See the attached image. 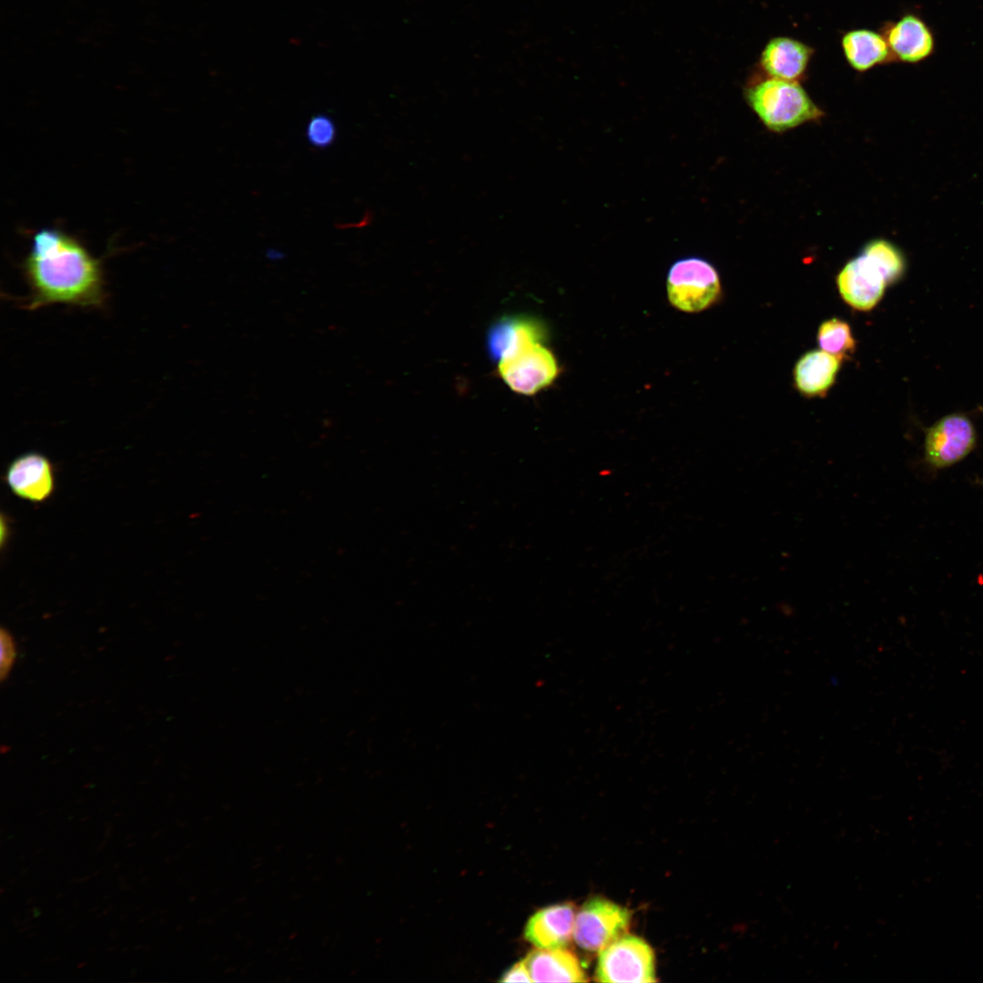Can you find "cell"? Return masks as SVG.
Returning <instances> with one entry per match:
<instances>
[{
	"label": "cell",
	"mask_w": 983,
	"mask_h": 983,
	"mask_svg": "<svg viewBox=\"0 0 983 983\" xmlns=\"http://www.w3.org/2000/svg\"><path fill=\"white\" fill-rule=\"evenodd\" d=\"M22 269L30 309L56 303L98 307L105 300L102 262L59 228H43L33 235Z\"/></svg>",
	"instance_id": "1"
},
{
	"label": "cell",
	"mask_w": 983,
	"mask_h": 983,
	"mask_svg": "<svg viewBox=\"0 0 983 983\" xmlns=\"http://www.w3.org/2000/svg\"><path fill=\"white\" fill-rule=\"evenodd\" d=\"M745 97L767 128L782 132L823 116L796 81L770 77L746 89Z\"/></svg>",
	"instance_id": "2"
},
{
	"label": "cell",
	"mask_w": 983,
	"mask_h": 983,
	"mask_svg": "<svg viewBox=\"0 0 983 983\" xmlns=\"http://www.w3.org/2000/svg\"><path fill=\"white\" fill-rule=\"evenodd\" d=\"M666 290L672 306L684 312L695 313L714 303L721 292V282L710 262L689 257L678 259L670 267Z\"/></svg>",
	"instance_id": "3"
},
{
	"label": "cell",
	"mask_w": 983,
	"mask_h": 983,
	"mask_svg": "<svg viewBox=\"0 0 983 983\" xmlns=\"http://www.w3.org/2000/svg\"><path fill=\"white\" fill-rule=\"evenodd\" d=\"M498 373L514 392L533 395L550 386L559 374L553 353L542 341L527 343L498 362Z\"/></svg>",
	"instance_id": "4"
},
{
	"label": "cell",
	"mask_w": 983,
	"mask_h": 983,
	"mask_svg": "<svg viewBox=\"0 0 983 983\" xmlns=\"http://www.w3.org/2000/svg\"><path fill=\"white\" fill-rule=\"evenodd\" d=\"M595 979L600 982H654V954L642 938L623 935L600 951Z\"/></svg>",
	"instance_id": "5"
},
{
	"label": "cell",
	"mask_w": 983,
	"mask_h": 983,
	"mask_svg": "<svg viewBox=\"0 0 983 983\" xmlns=\"http://www.w3.org/2000/svg\"><path fill=\"white\" fill-rule=\"evenodd\" d=\"M631 912L608 899L593 897L575 915L573 939L582 948L601 951L625 934Z\"/></svg>",
	"instance_id": "6"
},
{
	"label": "cell",
	"mask_w": 983,
	"mask_h": 983,
	"mask_svg": "<svg viewBox=\"0 0 983 983\" xmlns=\"http://www.w3.org/2000/svg\"><path fill=\"white\" fill-rule=\"evenodd\" d=\"M977 435L972 421L964 414L942 417L926 431L925 458L934 468L958 463L974 449Z\"/></svg>",
	"instance_id": "7"
},
{
	"label": "cell",
	"mask_w": 983,
	"mask_h": 983,
	"mask_svg": "<svg viewBox=\"0 0 983 983\" xmlns=\"http://www.w3.org/2000/svg\"><path fill=\"white\" fill-rule=\"evenodd\" d=\"M838 291L846 304L858 310L873 309L888 285L882 272L863 253L848 261L836 279Z\"/></svg>",
	"instance_id": "8"
},
{
	"label": "cell",
	"mask_w": 983,
	"mask_h": 983,
	"mask_svg": "<svg viewBox=\"0 0 983 983\" xmlns=\"http://www.w3.org/2000/svg\"><path fill=\"white\" fill-rule=\"evenodd\" d=\"M5 481L15 496L31 502L46 501L55 490L53 465L39 452H26L13 460Z\"/></svg>",
	"instance_id": "9"
},
{
	"label": "cell",
	"mask_w": 983,
	"mask_h": 983,
	"mask_svg": "<svg viewBox=\"0 0 983 983\" xmlns=\"http://www.w3.org/2000/svg\"><path fill=\"white\" fill-rule=\"evenodd\" d=\"M575 915L571 904L540 909L527 921L524 937L538 948H564L573 937Z\"/></svg>",
	"instance_id": "10"
},
{
	"label": "cell",
	"mask_w": 983,
	"mask_h": 983,
	"mask_svg": "<svg viewBox=\"0 0 983 983\" xmlns=\"http://www.w3.org/2000/svg\"><path fill=\"white\" fill-rule=\"evenodd\" d=\"M544 335V327L532 317L524 315L502 317L488 330V353L493 360L498 362L504 356L527 343L542 341Z\"/></svg>",
	"instance_id": "11"
},
{
	"label": "cell",
	"mask_w": 983,
	"mask_h": 983,
	"mask_svg": "<svg viewBox=\"0 0 983 983\" xmlns=\"http://www.w3.org/2000/svg\"><path fill=\"white\" fill-rule=\"evenodd\" d=\"M885 39L890 53L897 59L917 63L928 57L934 49L933 35L918 16L907 15L890 25Z\"/></svg>",
	"instance_id": "12"
},
{
	"label": "cell",
	"mask_w": 983,
	"mask_h": 983,
	"mask_svg": "<svg viewBox=\"0 0 983 983\" xmlns=\"http://www.w3.org/2000/svg\"><path fill=\"white\" fill-rule=\"evenodd\" d=\"M812 53V49L800 41L775 37L763 50L760 64L771 77L796 81L805 73Z\"/></svg>",
	"instance_id": "13"
},
{
	"label": "cell",
	"mask_w": 983,
	"mask_h": 983,
	"mask_svg": "<svg viewBox=\"0 0 983 983\" xmlns=\"http://www.w3.org/2000/svg\"><path fill=\"white\" fill-rule=\"evenodd\" d=\"M532 982L587 981L579 959L564 948L532 950L523 959Z\"/></svg>",
	"instance_id": "14"
},
{
	"label": "cell",
	"mask_w": 983,
	"mask_h": 983,
	"mask_svg": "<svg viewBox=\"0 0 983 983\" xmlns=\"http://www.w3.org/2000/svg\"><path fill=\"white\" fill-rule=\"evenodd\" d=\"M841 360L823 350L805 353L796 363L794 381L807 397L823 396L834 384Z\"/></svg>",
	"instance_id": "15"
},
{
	"label": "cell",
	"mask_w": 983,
	"mask_h": 983,
	"mask_svg": "<svg viewBox=\"0 0 983 983\" xmlns=\"http://www.w3.org/2000/svg\"><path fill=\"white\" fill-rule=\"evenodd\" d=\"M842 47L850 66L861 72L891 57L885 37L867 29L847 32L842 38Z\"/></svg>",
	"instance_id": "16"
},
{
	"label": "cell",
	"mask_w": 983,
	"mask_h": 983,
	"mask_svg": "<svg viewBox=\"0 0 983 983\" xmlns=\"http://www.w3.org/2000/svg\"><path fill=\"white\" fill-rule=\"evenodd\" d=\"M884 275L887 284L897 281L905 270V260L900 250L885 239H875L866 244L862 252Z\"/></svg>",
	"instance_id": "17"
},
{
	"label": "cell",
	"mask_w": 983,
	"mask_h": 983,
	"mask_svg": "<svg viewBox=\"0 0 983 983\" xmlns=\"http://www.w3.org/2000/svg\"><path fill=\"white\" fill-rule=\"evenodd\" d=\"M817 341L821 350L842 360L851 354L856 346L851 328L838 319H829L819 326Z\"/></svg>",
	"instance_id": "18"
},
{
	"label": "cell",
	"mask_w": 983,
	"mask_h": 983,
	"mask_svg": "<svg viewBox=\"0 0 983 983\" xmlns=\"http://www.w3.org/2000/svg\"><path fill=\"white\" fill-rule=\"evenodd\" d=\"M305 135L310 146L324 149L334 144L337 137V127L332 117L319 113L309 119Z\"/></svg>",
	"instance_id": "19"
},
{
	"label": "cell",
	"mask_w": 983,
	"mask_h": 983,
	"mask_svg": "<svg viewBox=\"0 0 983 983\" xmlns=\"http://www.w3.org/2000/svg\"><path fill=\"white\" fill-rule=\"evenodd\" d=\"M15 659V642L10 633L2 628L0 631V678L5 680Z\"/></svg>",
	"instance_id": "20"
},
{
	"label": "cell",
	"mask_w": 983,
	"mask_h": 983,
	"mask_svg": "<svg viewBox=\"0 0 983 983\" xmlns=\"http://www.w3.org/2000/svg\"><path fill=\"white\" fill-rule=\"evenodd\" d=\"M502 982H532V978L524 960L515 963L506 970L501 978Z\"/></svg>",
	"instance_id": "21"
}]
</instances>
